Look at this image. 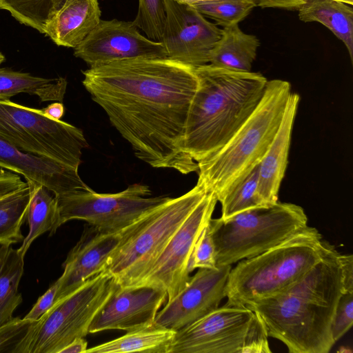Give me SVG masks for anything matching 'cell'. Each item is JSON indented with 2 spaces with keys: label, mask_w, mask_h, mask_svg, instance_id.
Wrapping results in <instances>:
<instances>
[{
  "label": "cell",
  "mask_w": 353,
  "mask_h": 353,
  "mask_svg": "<svg viewBox=\"0 0 353 353\" xmlns=\"http://www.w3.org/2000/svg\"><path fill=\"white\" fill-rule=\"evenodd\" d=\"M66 0H0V9L8 11L21 23L45 34L47 26Z\"/></svg>",
  "instance_id": "83f0119b"
},
{
  "label": "cell",
  "mask_w": 353,
  "mask_h": 353,
  "mask_svg": "<svg viewBox=\"0 0 353 353\" xmlns=\"http://www.w3.org/2000/svg\"><path fill=\"white\" fill-rule=\"evenodd\" d=\"M87 349V341L84 337H79L68 344L59 353H85Z\"/></svg>",
  "instance_id": "f35d334b"
},
{
  "label": "cell",
  "mask_w": 353,
  "mask_h": 353,
  "mask_svg": "<svg viewBox=\"0 0 353 353\" xmlns=\"http://www.w3.org/2000/svg\"><path fill=\"white\" fill-rule=\"evenodd\" d=\"M174 1L181 4L193 6L194 5H196L199 3L214 1V0H174Z\"/></svg>",
  "instance_id": "60d3db41"
},
{
  "label": "cell",
  "mask_w": 353,
  "mask_h": 353,
  "mask_svg": "<svg viewBox=\"0 0 353 353\" xmlns=\"http://www.w3.org/2000/svg\"><path fill=\"white\" fill-rule=\"evenodd\" d=\"M248 1H256V0H248Z\"/></svg>",
  "instance_id": "f6af8a7d"
},
{
  "label": "cell",
  "mask_w": 353,
  "mask_h": 353,
  "mask_svg": "<svg viewBox=\"0 0 353 353\" xmlns=\"http://www.w3.org/2000/svg\"><path fill=\"white\" fill-rule=\"evenodd\" d=\"M216 267L214 244L207 223L194 245L188 261V270L190 274L196 268H214Z\"/></svg>",
  "instance_id": "1f68e13d"
},
{
  "label": "cell",
  "mask_w": 353,
  "mask_h": 353,
  "mask_svg": "<svg viewBox=\"0 0 353 353\" xmlns=\"http://www.w3.org/2000/svg\"><path fill=\"white\" fill-rule=\"evenodd\" d=\"M258 165L218 201L221 204V219H227L243 211L263 207L258 194Z\"/></svg>",
  "instance_id": "f1b7e54d"
},
{
  "label": "cell",
  "mask_w": 353,
  "mask_h": 353,
  "mask_svg": "<svg viewBox=\"0 0 353 353\" xmlns=\"http://www.w3.org/2000/svg\"><path fill=\"white\" fill-rule=\"evenodd\" d=\"M206 193L196 183L188 192L169 198L139 217L134 230L108 257L103 272L120 286L137 284Z\"/></svg>",
  "instance_id": "8992f818"
},
{
  "label": "cell",
  "mask_w": 353,
  "mask_h": 353,
  "mask_svg": "<svg viewBox=\"0 0 353 353\" xmlns=\"http://www.w3.org/2000/svg\"><path fill=\"white\" fill-rule=\"evenodd\" d=\"M119 285L104 272L88 280L33 321L14 353H59L74 339L85 337L95 315Z\"/></svg>",
  "instance_id": "ba28073f"
},
{
  "label": "cell",
  "mask_w": 353,
  "mask_h": 353,
  "mask_svg": "<svg viewBox=\"0 0 353 353\" xmlns=\"http://www.w3.org/2000/svg\"><path fill=\"white\" fill-rule=\"evenodd\" d=\"M165 0H139L137 16L132 21L147 37L160 42L166 18Z\"/></svg>",
  "instance_id": "4dcf8cb0"
},
{
  "label": "cell",
  "mask_w": 353,
  "mask_h": 353,
  "mask_svg": "<svg viewBox=\"0 0 353 353\" xmlns=\"http://www.w3.org/2000/svg\"><path fill=\"white\" fill-rule=\"evenodd\" d=\"M149 186L140 183L124 190L101 194L77 190L54 195L60 224L79 219L105 232H114L128 227L150 209L165 201L168 196H150Z\"/></svg>",
  "instance_id": "30bf717a"
},
{
  "label": "cell",
  "mask_w": 353,
  "mask_h": 353,
  "mask_svg": "<svg viewBox=\"0 0 353 353\" xmlns=\"http://www.w3.org/2000/svg\"><path fill=\"white\" fill-rule=\"evenodd\" d=\"M303 22H318L328 28L345 46L353 61V9L334 0H306L298 9Z\"/></svg>",
  "instance_id": "603a6c76"
},
{
  "label": "cell",
  "mask_w": 353,
  "mask_h": 353,
  "mask_svg": "<svg viewBox=\"0 0 353 353\" xmlns=\"http://www.w3.org/2000/svg\"><path fill=\"white\" fill-rule=\"evenodd\" d=\"M353 256L329 243L321 259L298 281L276 295L248 303L268 336L291 353H327L335 342L331 324L339 299L353 292Z\"/></svg>",
  "instance_id": "7a4b0ae2"
},
{
  "label": "cell",
  "mask_w": 353,
  "mask_h": 353,
  "mask_svg": "<svg viewBox=\"0 0 353 353\" xmlns=\"http://www.w3.org/2000/svg\"><path fill=\"white\" fill-rule=\"evenodd\" d=\"M29 200L28 184L0 196V245H12L24 239L21 229L27 219Z\"/></svg>",
  "instance_id": "4316f807"
},
{
  "label": "cell",
  "mask_w": 353,
  "mask_h": 353,
  "mask_svg": "<svg viewBox=\"0 0 353 353\" xmlns=\"http://www.w3.org/2000/svg\"><path fill=\"white\" fill-rule=\"evenodd\" d=\"M74 55L90 68L132 58H166L161 42L144 37L132 21L101 20L74 48Z\"/></svg>",
  "instance_id": "5bb4252c"
},
{
  "label": "cell",
  "mask_w": 353,
  "mask_h": 353,
  "mask_svg": "<svg viewBox=\"0 0 353 353\" xmlns=\"http://www.w3.org/2000/svg\"><path fill=\"white\" fill-rule=\"evenodd\" d=\"M23 259L12 245H0V327L13 318L23 301L18 289L23 274Z\"/></svg>",
  "instance_id": "484cf974"
},
{
  "label": "cell",
  "mask_w": 353,
  "mask_h": 353,
  "mask_svg": "<svg viewBox=\"0 0 353 353\" xmlns=\"http://www.w3.org/2000/svg\"><path fill=\"white\" fill-rule=\"evenodd\" d=\"M343 3H345L350 6H353V0H342Z\"/></svg>",
  "instance_id": "b9f144b4"
},
{
  "label": "cell",
  "mask_w": 353,
  "mask_h": 353,
  "mask_svg": "<svg viewBox=\"0 0 353 353\" xmlns=\"http://www.w3.org/2000/svg\"><path fill=\"white\" fill-rule=\"evenodd\" d=\"M30 192L27 219L29 232L17 249L24 257L33 241L41 234L49 232L54 234L60 224L59 212L54 194L43 185L26 179Z\"/></svg>",
  "instance_id": "7402d4cb"
},
{
  "label": "cell",
  "mask_w": 353,
  "mask_h": 353,
  "mask_svg": "<svg viewBox=\"0 0 353 353\" xmlns=\"http://www.w3.org/2000/svg\"><path fill=\"white\" fill-rule=\"evenodd\" d=\"M231 268L232 265L199 268L185 287L158 312L154 323L176 332L216 309L226 297Z\"/></svg>",
  "instance_id": "9a60e30c"
},
{
  "label": "cell",
  "mask_w": 353,
  "mask_h": 353,
  "mask_svg": "<svg viewBox=\"0 0 353 353\" xmlns=\"http://www.w3.org/2000/svg\"><path fill=\"white\" fill-rule=\"evenodd\" d=\"M300 97L292 92L280 126L258 165V194L263 207L278 202L288 163L289 150Z\"/></svg>",
  "instance_id": "d6986e66"
},
{
  "label": "cell",
  "mask_w": 353,
  "mask_h": 353,
  "mask_svg": "<svg viewBox=\"0 0 353 353\" xmlns=\"http://www.w3.org/2000/svg\"><path fill=\"white\" fill-rule=\"evenodd\" d=\"M166 18L161 43L168 57L194 68L209 63L222 29L193 6L165 0Z\"/></svg>",
  "instance_id": "4fadbf2b"
},
{
  "label": "cell",
  "mask_w": 353,
  "mask_h": 353,
  "mask_svg": "<svg viewBox=\"0 0 353 353\" xmlns=\"http://www.w3.org/2000/svg\"><path fill=\"white\" fill-rule=\"evenodd\" d=\"M59 284L60 281L58 279L50 285L47 291L37 299V302L23 319L35 321L41 318L54 304Z\"/></svg>",
  "instance_id": "d590c367"
},
{
  "label": "cell",
  "mask_w": 353,
  "mask_h": 353,
  "mask_svg": "<svg viewBox=\"0 0 353 353\" xmlns=\"http://www.w3.org/2000/svg\"><path fill=\"white\" fill-rule=\"evenodd\" d=\"M67 83L63 77L46 79L0 68V100H10L19 93H27L37 96L41 102H63Z\"/></svg>",
  "instance_id": "d4e9b609"
},
{
  "label": "cell",
  "mask_w": 353,
  "mask_h": 353,
  "mask_svg": "<svg viewBox=\"0 0 353 353\" xmlns=\"http://www.w3.org/2000/svg\"><path fill=\"white\" fill-rule=\"evenodd\" d=\"M216 265H232L284 242L307 225L302 207L276 202L243 211L227 219L211 218Z\"/></svg>",
  "instance_id": "52a82bcc"
},
{
  "label": "cell",
  "mask_w": 353,
  "mask_h": 353,
  "mask_svg": "<svg viewBox=\"0 0 353 353\" xmlns=\"http://www.w3.org/2000/svg\"><path fill=\"white\" fill-rule=\"evenodd\" d=\"M5 61L4 55L0 52V65Z\"/></svg>",
  "instance_id": "7bdbcfd3"
},
{
  "label": "cell",
  "mask_w": 353,
  "mask_h": 353,
  "mask_svg": "<svg viewBox=\"0 0 353 353\" xmlns=\"http://www.w3.org/2000/svg\"><path fill=\"white\" fill-rule=\"evenodd\" d=\"M306 0H256L257 6L262 8H276L297 10Z\"/></svg>",
  "instance_id": "74e56055"
},
{
  "label": "cell",
  "mask_w": 353,
  "mask_h": 353,
  "mask_svg": "<svg viewBox=\"0 0 353 353\" xmlns=\"http://www.w3.org/2000/svg\"><path fill=\"white\" fill-rule=\"evenodd\" d=\"M33 321L13 317L0 327V352L14 353Z\"/></svg>",
  "instance_id": "836d02e7"
},
{
  "label": "cell",
  "mask_w": 353,
  "mask_h": 353,
  "mask_svg": "<svg viewBox=\"0 0 353 353\" xmlns=\"http://www.w3.org/2000/svg\"><path fill=\"white\" fill-rule=\"evenodd\" d=\"M257 6L256 1L248 0H214L194 5L203 16L214 20L224 27L239 23Z\"/></svg>",
  "instance_id": "f546056e"
},
{
  "label": "cell",
  "mask_w": 353,
  "mask_h": 353,
  "mask_svg": "<svg viewBox=\"0 0 353 353\" xmlns=\"http://www.w3.org/2000/svg\"><path fill=\"white\" fill-rule=\"evenodd\" d=\"M0 138L20 151L77 170L88 146L80 128L10 100H0Z\"/></svg>",
  "instance_id": "9c48e42d"
},
{
  "label": "cell",
  "mask_w": 353,
  "mask_h": 353,
  "mask_svg": "<svg viewBox=\"0 0 353 353\" xmlns=\"http://www.w3.org/2000/svg\"><path fill=\"white\" fill-rule=\"evenodd\" d=\"M218 202L215 194L207 192L173 234L148 272L135 285L161 288L167 299L176 296L190 279L189 259L201 232L212 218Z\"/></svg>",
  "instance_id": "7c38bea8"
},
{
  "label": "cell",
  "mask_w": 353,
  "mask_h": 353,
  "mask_svg": "<svg viewBox=\"0 0 353 353\" xmlns=\"http://www.w3.org/2000/svg\"><path fill=\"white\" fill-rule=\"evenodd\" d=\"M27 186L20 176L3 168L0 169V196Z\"/></svg>",
  "instance_id": "8d00e7d4"
},
{
  "label": "cell",
  "mask_w": 353,
  "mask_h": 353,
  "mask_svg": "<svg viewBox=\"0 0 353 353\" xmlns=\"http://www.w3.org/2000/svg\"><path fill=\"white\" fill-rule=\"evenodd\" d=\"M0 168L43 185L54 195L90 188L82 181L77 169L20 151L1 138Z\"/></svg>",
  "instance_id": "ac0fdd59"
},
{
  "label": "cell",
  "mask_w": 353,
  "mask_h": 353,
  "mask_svg": "<svg viewBox=\"0 0 353 353\" xmlns=\"http://www.w3.org/2000/svg\"><path fill=\"white\" fill-rule=\"evenodd\" d=\"M42 111L45 116L58 121L61 120L64 114V106L62 102L57 101L43 108Z\"/></svg>",
  "instance_id": "ab89813d"
},
{
  "label": "cell",
  "mask_w": 353,
  "mask_h": 353,
  "mask_svg": "<svg viewBox=\"0 0 353 353\" xmlns=\"http://www.w3.org/2000/svg\"><path fill=\"white\" fill-rule=\"evenodd\" d=\"M82 83L135 156L157 168L198 172L184 148L198 87L195 68L166 58H132L82 71Z\"/></svg>",
  "instance_id": "6da1fadb"
},
{
  "label": "cell",
  "mask_w": 353,
  "mask_h": 353,
  "mask_svg": "<svg viewBox=\"0 0 353 353\" xmlns=\"http://www.w3.org/2000/svg\"><path fill=\"white\" fill-rule=\"evenodd\" d=\"M176 332L154 323L87 349L85 353H168Z\"/></svg>",
  "instance_id": "cb8c5ba5"
},
{
  "label": "cell",
  "mask_w": 353,
  "mask_h": 353,
  "mask_svg": "<svg viewBox=\"0 0 353 353\" xmlns=\"http://www.w3.org/2000/svg\"><path fill=\"white\" fill-rule=\"evenodd\" d=\"M353 323V292L345 291L340 296L331 324L334 341L337 342Z\"/></svg>",
  "instance_id": "d6a6232c"
},
{
  "label": "cell",
  "mask_w": 353,
  "mask_h": 353,
  "mask_svg": "<svg viewBox=\"0 0 353 353\" xmlns=\"http://www.w3.org/2000/svg\"><path fill=\"white\" fill-rule=\"evenodd\" d=\"M268 334L260 316H255L248 331L243 353H270Z\"/></svg>",
  "instance_id": "e575fe53"
},
{
  "label": "cell",
  "mask_w": 353,
  "mask_h": 353,
  "mask_svg": "<svg viewBox=\"0 0 353 353\" xmlns=\"http://www.w3.org/2000/svg\"><path fill=\"white\" fill-rule=\"evenodd\" d=\"M255 312L225 304L176 332L168 353H243Z\"/></svg>",
  "instance_id": "8fae6325"
},
{
  "label": "cell",
  "mask_w": 353,
  "mask_h": 353,
  "mask_svg": "<svg viewBox=\"0 0 353 353\" xmlns=\"http://www.w3.org/2000/svg\"><path fill=\"white\" fill-rule=\"evenodd\" d=\"M98 0H66L45 34L57 46L76 48L101 21Z\"/></svg>",
  "instance_id": "ffe728a7"
},
{
  "label": "cell",
  "mask_w": 353,
  "mask_h": 353,
  "mask_svg": "<svg viewBox=\"0 0 353 353\" xmlns=\"http://www.w3.org/2000/svg\"><path fill=\"white\" fill-rule=\"evenodd\" d=\"M195 72L198 87L187 119L184 148L198 163L223 146L250 116L268 80L259 72L209 63Z\"/></svg>",
  "instance_id": "3957f363"
},
{
  "label": "cell",
  "mask_w": 353,
  "mask_h": 353,
  "mask_svg": "<svg viewBox=\"0 0 353 353\" xmlns=\"http://www.w3.org/2000/svg\"><path fill=\"white\" fill-rule=\"evenodd\" d=\"M167 298L165 290L150 285H119L95 315L88 332H129L152 324Z\"/></svg>",
  "instance_id": "2e32d148"
},
{
  "label": "cell",
  "mask_w": 353,
  "mask_h": 353,
  "mask_svg": "<svg viewBox=\"0 0 353 353\" xmlns=\"http://www.w3.org/2000/svg\"><path fill=\"white\" fill-rule=\"evenodd\" d=\"M260 46L259 39L243 32L239 23L222 29L209 58V64L228 70L250 72Z\"/></svg>",
  "instance_id": "44dd1931"
},
{
  "label": "cell",
  "mask_w": 353,
  "mask_h": 353,
  "mask_svg": "<svg viewBox=\"0 0 353 353\" xmlns=\"http://www.w3.org/2000/svg\"><path fill=\"white\" fill-rule=\"evenodd\" d=\"M292 92L287 81H268L250 116L223 146L197 163V183L214 193L217 201L259 164L278 131Z\"/></svg>",
  "instance_id": "277c9868"
},
{
  "label": "cell",
  "mask_w": 353,
  "mask_h": 353,
  "mask_svg": "<svg viewBox=\"0 0 353 353\" xmlns=\"http://www.w3.org/2000/svg\"><path fill=\"white\" fill-rule=\"evenodd\" d=\"M137 221L114 232H102L90 224L85 226L63 264L64 270L59 278L60 284L54 302L103 272L108 257L134 230Z\"/></svg>",
  "instance_id": "e0dca14e"
},
{
  "label": "cell",
  "mask_w": 353,
  "mask_h": 353,
  "mask_svg": "<svg viewBox=\"0 0 353 353\" xmlns=\"http://www.w3.org/2000/svg\"><path fill=\"white\" fill-rule=\"evenodd\" d=\"M334 1H341V2H343V1H342V0H334Z\"/></svg>",
  "instance_id": "ee69618b"
},
{
  "label": "cell",
  "mask_w": 353,
  "mask_h": 353,
  "mask_svg": "<svg viewBox=\"0 0 353 353\" xmlns=\"http://www.w3.org/2000/svg\"><path fill=\"white\" fill-rule=\"evenodd\" d=\"M328 245L307 225L281 244L237 262L228 275L226 303L246 305L282 292L321 259Z\"/></svg>",
  "instance_id": "5b68a950"
}]
</instances>
